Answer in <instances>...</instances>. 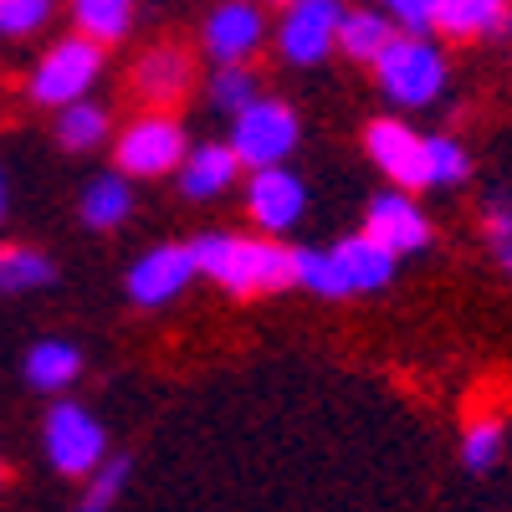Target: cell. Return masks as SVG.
Wrapping results in <instances>:
<instances>
[{
  "label": "cell",
  "mask_w": 512,
  "mask_h": 512,
  "mask_svg": "<svg viewBox=\"0 0 512 512\" xmlns=\"http://www.w3.org/2000/svg\"><path fill=\"white\" fill-rule=\"evenodd\" d=\"M297 139H303V123H297V108L282 98L256 93L241 113H231V154L241 159V169H262V164H287L297 154Z\"/></svg>",
  "instance_id": "8992f818"
},
{
  "label": "cell",
  "mask_w": 512,
  "mask_h": 512,
  "mask_svg": "<svg viewBox=\"0 0 512 512\" xmlns=\"http://www.w3.org/2000/svg\"><path fill=\"white\" fill-rule=\"evenodd\" d=\"M190 251H195V272L231 297H267V292L297 287V246H287V241L205 231L190 241Z\"/></svg>",
  "instance_id": "6da1fadb"
},
{
  "label": "cell",
  "mask_w": 512,
  "mask_h": 512,
  "mask_svg": "<svg viewBox=\"0 0 512 512\" xmlns=\"http://www.w3.org/2000/svg\"><path fill=\"white\" fill-rule=\"evenodd\" d=\"M466 180H472V154H466V144L451 139V134L425 139V185L431 190H456Z\"/></svg>",
  "instance_id": "603a6c76"
},
{
  "label": "cell",
  "mask_w": 512,
  "mask_h": 512,
  "mask_svg": "<svg viewBox=\"0 0 512 512\" xmlns=\"http://www.w3.org/2000/svg\"><path fill=\"white\" fill-rule=\"evenodd\" d=\"M6 477H11V472H6V456H0V487H6Z\"/></svg>",
  "instance_id": "4dcf8cb0"
},
{
  "label": "cell",
  "mask_w": 512,
  "mask_h": 512,
  "mask_svg": "<svg viewBox=\"0 0 512 512\" xmlns=\"http://www.w3.org/2000/svg\"><path fill=\"white\" fill-rule=\"evenodd\" d=\"M400 26L384 16L379 6H344V21H338V52L349 62H374L384 52V41H390Z\"/></svg>",
  "instance_id": "d6986e66"
},
{
  "label": "cell",
  "mask_w": 512,
  "mask_h": 512,
  "mask_svg": "<svg viewBox=\"0 0 512 512\" xmlns=\"http://www.w3.org/2000/svg\"><path fill=\"white\" fill-rule=\"evenodd\" d=\"M236 180H241V159L231 154V144H195L175 164V185L185 200H221L226 190H236Z\"/></svg>",
  "instance_id": "9a60e30c"
},
{
  "label": "cell",
  "mask_w": 512,
  "mask_h": 512,
  "mask_svg": "<svg viewBox=\"0 0 512 512\" xmlns=\"http://www.w3.org/2000/svg\"><path fill=\"white\" fill-rule=\"evenodd\" d=\"M128 88H134V98L144 108H175L190 98L195 88V57L185 47H175V41H159V47H149L139 62H134V77H128Z\"/></svg>",
  "instance_id": "5bb4252c"
},
{
  "label": "cell",
  "mask_w": 512,
  "mask_h": 512,
  "mask_svg": "<svg viewBox=\"0 0 512 512\" xmlns=\"http://www.w3.org/2000/svg\"><path fill=\"white\" fill-rule=\"evenodd\" d=\"M379 11L400 31H431L436 26V0H379Z\"/></svg>",
  "instance_id": "f1b7e54d"
},
{
  "label": "cell",
  "mask_w": 512,
  "mask_h": 512,
  "mask_svg": "<svg viewBox=\"0 0 512 512\" xmlns=\"http://www.w3.org/2000/svg\"><path fill=\"white\" fill-rule=\"evenodd\" d=\"M195 251L190 241H159L149 246L134 267H128V303L134 308H169L175 297H185V287L195 282Z\"/></svg>",
  "instance_id": "9c48e42d"
},
{
  "label": "cell",
  "mask_w": 512,
  "mask_h": 512,
  "mask_svg": "<svg viewBox=\"0 0 512 512\" xmlns=\"http://www.w3.org/2000/svg\"><path fill=\"white\" fill-rule=\"evenodd\" d=\"M52 16H57V0H0V41H26L47 31Z\"/></svg>",
  "instance_id": "83f0119b"
},
{
  "label": "cell",
  "mask_w": 512,
  "mask_h": 512,
  "mask_svg": "<svg viewBox=\"0 0 512 512\" xmlns=\"http://www.w3.org/2000/svg\"><path fill=\"white\" fill-rule=\"evenodd\" d=\"M185 149H190L185 123L169 108H144L139 118H128L123 134L113 139V164L128 180H164V175H175Z\"/></svg>",
  "instance_id": "5b68a950"
},
{
  "label": "cell",
  "mask_w": 512,
  "mask_h": 512,
  "mask_svg": "<svg viewBox=\"0 0 512 512\" xmlns=\"http://www.w3.org/2000/svg\"><path fill=\"white\" fill-rule=\"evenodd\" d=\"M57 282V262L41 246H0V297L21 292H47Z\"/></svg>",
  "instance_id": "44dd1931"
},
{
  "label": "cell",
  "mask_w": 512,
  "mask_h": 512,
  "mask_svg": "<svg viewBox=\"0 0 512 512\" xmlns=\"http://www.w3.org/2000/svg\"><path fill=\"white\" fill-rule=\"evenodd\" d=\"M256 93H262V82H256V72L246 67V62H216V72H210V82H205V98H210V108L216 113H241Z\"/></svg>",
  "instance_id": "d4e9b609"
},
{
  "label": "cell",
  "mask_w": 512,
  "mask_h": 512,
  "mask_svg": "<svg viewBox=\"0 0 512 512\" xmlns=\"http://www.w3.org/2000/svg\"><path fill=\"white\" fill-rule=\"evenodd\" d=\"M246 216L262 236H287L308 216V185L287 164H262L246 180Z\"/></svg>",
  "instance_id": "30bf717a"
},
{
  "label": "cell",
  "mask_w": 512,
  "mask_h": 512,
  "mask_svg": "<svg viewBox=\"0 0 512 512\" xmlns=\"http://www.w3.org/2000/svg\"><path fill=\"white\" fill-rule=\"evenodd\" d=\"M364 231H369L374 241H384L395 256H415V251H425V246L436 241L431 216H425V210L415 205V190H400V185L379 190V195L369 200Z\"/></svg>",
  "instance_id": "4fadbf2b"
},
{
  "label": "cell",
  "mask_w": 512,
  "mask_h": 512,
  "mask_svg": "<svg viewBox=\"0 0 512 512\" xmlns=\"http://www.w3.org/2000/svg\"><path fill=\"white\" fill-rule=\"evenodd\" d=\"M369 67H374L379 93L395 108H431L451 88L446 52H441V41L431 31H395Z\"/></svg>",
  "instance_id": "3957f363"
},
{
  "label": "cell",
  "mask_w": 512,
  "mask_h": 512,
  "mask_svg": "<svg viewBox=\"0 0 512 512\" xmlns=\"http://www.w3.org/2000/svg\"><path fill=\"white\" fill-rule=\"evenodd\" d=\"M267 6L262 0H221L200 26V47L210 62H251L267 47Z\"/></svg>",
  "instance_id": "8fae6325"
},
{
  "label": "cell",
  "mask_w": 512,
  "mask_h": 512,
  "mask_svg": "<svg viewBox=\"0 0 512 512\" xmlns=\"http://www.w3.org/2000/svg\"><path fill=\"white\" fill-rule=\"evenodd\" d=\"M41 446H47V461H52L57 477L82 482L108 456V431L88 405L57 395V405L47 410V420H41Z\"/></svg>",
  "instance_id": "52a82bcc"
},
{
  "label": "cell",
  "mask_w": 512,
  "mask_h": 512,
  "mask_svg": "<svg viewBox=\"0 0 512 512\" xmlns=\"http://www.w3.org/2000/svg\"><path fill=\"white\" fill-rule=\"evenodd\" d=\"M338 21H344V0H287L272 41L282 62L292 67H318L338 52Z\"/></svg>",
  "instance_id": "ba28073f"
},
{
  "label": "cell",
  "mask_w": 512,
  "mask_h": 512,
  "mask_svg": "<svg viewBox=\"0 0 512 512\" xmlns=\"http://www.w3.org/2000/svg\"><path fill=\"white\" fill-rule=\"evenodd\" d=\"M267 6H287V0H267Z\"/></svg>",
  "instance_id": "1f68e13d"
},
{
  "label": "cell",
  "mask_w": 512,
  "mask_h": 512,
  "mask_svg": "<svg viewBox=\"0 0 512 512\" xmlns=\"http://www.w3.org/2000/svg\"><path fill=\"white\" fill-rule=\"evenodd\" d=\"M72 11V26L82 36L103 41V47H113V41H123L128 31H134V11L139 0H67Z\"/></svg>",
  "instance_id": "7402d4cb"
},
{
  "label": "cell",
  "mask_w": 512,
  "mask_h": 512,
  "mask_svg": "<svg viewBox=\"0 0 512 512\" xmlns=\"http://www.w3.org/2000/svg\"><path fill=\"white\" fill-rule=\"evenodd\" d=\"M482 236L502 277H512V190H492L482 205Z\"/></svg>",
  "instance_id": "4316f807"
},
{
  "label": "cell",
  "mask_w": 512,
  "mask_h": 512,
  "mask_svg": "<svg viewBox=\"0 0 512 512\" xmlns=\"http://www.w3.org/2000/svg\"><path fill=\"white\" fill-rule=\"evenodd\" d=\"M128 477H134V461L128 456H118V451H108L98 466L82 482H88V492H82V507L88 512H103V507H113L118 497H123V487H128Z\"/></svg>",
  "instance_id": "484cf974"
},
{
  "label": "cell",
  "mask_w": 512,
  "mask_h": 512,
  "mask_svg": "<svg viewBox=\"0 0 512 512\" xmlns=\"http://www.w3.org/2000/svg\"><path fill=\"white\" fill-rule=\"evenodd\" d=\"M6 210H11V185H6V169H0V221H6Z\"/></svg>",
  "instance_id": "f546056e"
},
{
  "label": "cell",
  "mask_w": 512,
  "mask_h": 512,
  "mask_svg": "<svg viewBox=\"0 0 512 512\" xmlns=\"http://www.w3.org/2000/svg\"><path fill=\"white\" fill-rule=\"evenodd\" d=\"M103 67H108V47H103V41L82 36V31H77V36H62L57 47H47V52H41V62L31 67L26 93H31V103H41V108L77 103V98H88V93L98 88Z\"/></svg>",
  "instance_id": "277c9868"
},
{
  "label": "cell",
  "mask_w": 512,
  "mask_h": 512,
  "mask_svg": "<svg viewBox=\"0 0 512 512\" xmlns=\"http://www.w3.org/2000/svg\"><path fill=\"white\" fill-rule=\"evenodd\" d=\"M400 272V256L374 241L364 226L338 236L333 246H297V287H308L313 297H359L390 287Z\"/></svg>",
  "instance_id": "7a4b0ae2"
},
{
  "label": "cell",
  "mask_w": 512,
  "mask_h": 512,
  "mask_svg": "<svg viewBox=\"0 0 512 512\" xmlns=\"http://www.w3.org/2000/svg\"><path fill=\"white\" fill-rule=\"evenodd\" d=\"M436 36L446 41H487L512 31V0H436Z\"/></svg>",
  "instance_id": "e0dca14e"
},
{
  "label": "cell",
  "mask_w": 512,
  "mask_h": 512,
  "mask_svg": "<svg viewBox=\"0 0 512 512\" xmlns=\"http://www.w3.org/2000/svg\"><path fill=\"white\" fill-rule=\"evenodd\" d=\"M364 154L390 185L431 190L425 185V134H415L405 118H374L364 128Z\"/></svg>",
  "instance_id": "7c38bea8"
},
{
  "label": "cell",
  "mask_w": 512,
  "mask_h": 512,
  "mask_svg": "<svg viewBox=\"0 0 512 512\" xmlns=\"http://www.w3.org/2000/svg\"><path fill=\"white\" fill-rule=\"evenodd\" d=\"M77 210H82V226H88V231H118V226H128V216H134V180H128L123 169L88 180Z\"/></svg>",
  "instance_id": "ac0fdd59"
},
{
  "label": "cell",
  "mask_w": 512,
  "mask_h": 512,
  "mask_svg": "<svg viewBox=\"0 0 512 512\" xmlns=\"http://www.w3.org/2000/svg\"><path fill=\"white\" fill-rule=\"evenodd\" d=\"M108 134H113V118H108L103 103L77 98V103H62L57 108V144L67 154H93V149L108 144Z\"/></svg>",
  "instance_id": "ffe728a7"
},
{
  "label": "cell",
  "mask_w": 512,
  "mask_h": 512,
  "mask_svg": "<svg viewBox=\"0 0 512 512\" xmlns=\"http://www.w3.org/2000/svg\"><path fill=\"white\" fill-rule=\"evenodd\" d=\"M82 369H88V359H82V349L72 338H36L21 359V374L36 395H67L82 379Z\"/></svg>",
  "instance_id": "2e32d148"
},
{
  "label": "cell",
  "mask_w": 512,
  "mask_h": 512,
  "mask_svg": "<svg viewBox=\"0 0 512 512\" xmlns=\"http://www.w3.org/2000/svg\"><path fill=\"white\" fill-rule=\"evenodd\" d=\"M502 446H507V425L497 415H477V420H466V431H461V466L472 477H487L492 466L502 461Z\"/></svg>",
  "instance_id": "cb8c5ba5"
}]
</instances>
